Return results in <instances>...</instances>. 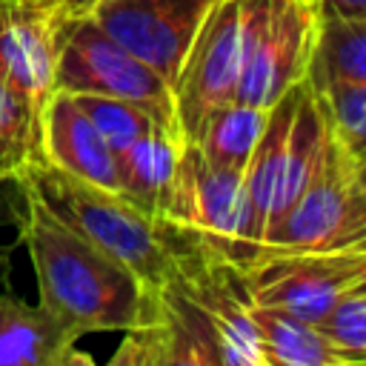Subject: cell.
I'll list each match as a JSON object with an SVG mask.
<instances>
[{
	"label": "cell",
	"mask_w": 366,
	"mask_h": 366,
	"mask_svg": "<svg viewBox=\"0 0 366 366\" xmlns=\"http://www.w3.org/2000/svg\"><path fill=\"white\" fill-rule=\"evenodd\" d=\"M243 217V172L214 166L197 143L183 140L160 220L200 234L232 260Z\"/></svg>",
	"instance_id": "10"
},
{
	"label": "cell",
	"mask_w": 366,
	"mask_h": 366,
	"mask_svg": "<svg viewBox=\"0 0 366 366\" xmlns=\"http://www.w3.org/2000/svg\"><path fill=\"white\" fill-rule=\"evenodd\" d=\"M43 157V112L0 77V183L17 180Z\"/></svg>",
	"instance_id": "17"
},
{
	"label": "cell",
	"mask_w": 366,
	"mask_h": 366,
	"mask_svg": "<svg viewBox=\"0 0 366 366\" xmlns=\"http://www.w3.org/2000/svg\"><path fill=\"white\" fill-rule=\"evenodd\" d=\"M152 363H223L209 315L172 269L157 286L143 289L137 320L123 332V343L112 355V366Z\"/></svg>",
	"instance_id": "6"
},
{
	"label": "cell",
	"mask_w": 366,
	"mask_h": 366,
	"mask_svg": "<svg viewBox=\"0 0 366 366\" xmlns=\"http://www.w3.org/2000/svg\"><path fill=\"white\" fill-rule=\"evenodd\" d=\"M180 146H183V140H177L166 129H154L143 140H137L129 149H123L120 154H114L117 192L129 203H134L143 214H149L152 220H160V214H163Z\"/></svg>",
	"instance_id": "15"
},
{
	"label": "cell",
	"mask_w": 366,
	"mask_h": 366,
	"mask_svg": "<svg viewBox=\"0 0 366 366\" xmlns=\"http://www.w3.org/2000/svg\"><path fill=\"white\" fill-rule=\"evenodd\" d=\"M243 3L246 0H217L180 63L172 94L183 140H194L206 117L237 94L243 69Z\"/></svg>",
	"instance_id": "5"
},
{
	"label": "cell",
	"mask_w": 366,
	"mask_h": 366,
	"mask_svg": "<svg viewBox=\"0 0 366 366\" xmlns=\"http://www.w3.org/2000/svg\"><path fill=\"white\" fill-rule=\"evenodd\" d=\"M252 320L266 366H343L317 323L260 303H254Z\"/></svg>",
	"instance_id": "16"
},
{
	"label": "cell",
	"mask_w": 366,
	"mask_h": 366,
	"mask_svg": "<svg viewBox=\"0 0 366 366\" xmlns=\"http://www.w3.org/2000/svg\"><path fill=\"white\" fill-rule=\"evenodd\" d=\"M57 71L54 89L69 94H106L143 106L154 120L183 140L172 86L140 57L112 40L89 14L57 17Z\"/></svg>",
	"instance_id": "3"
},
{
	"label": "cell",
	"mask_w": 366,
	"mask_h": 366,
	"mask_svg": "<svg viewBox=\"0 0 366 366\" xmlns=\"http://www.w3.org/2000/svg\"><path fill=\"white\" fill-rule=\"evenodd\" d=\"M303 80L286 89L266 109L263 132L243 166V217H240L237 246L232 252V263H237L240 269H252L260 260L269 229L274 223L277 194H280L286 152H289V132H292Z\"/></svg>",
	"instance_id": "11"
},
{
	"label": "cell",
	"mask_w": 366,
	"mask_h": 366,
	"mask_svg": "<svg viewBox=\"0 0 366 366\" xmlns=\"http://www.w3.org/2000/svg\"><path fill=\"white\" fill-rule=\"evenodd\" d=\"M317 92L326 103V114L335 132L340 134L343 146L357 163H363L366 160V83H337Z\"/></svg>",
	"instance_id": "22"
},
{
	"label": "cell",
	"mask_w": 366,
	"mask_h": 366,
	"mask_svg": "<svg viewBox=\"0 0 366 366\" xmlns=\"http://www.w3.org/2000/svg\"><path fill=\"white\" fill-rule=\"evenodd\" d=\"M80 335L63 326L40 300L29 303L11 280V257L0 252V366L92 363L77 352Z\"/></svg>",
	"instance_id": "13"
},
{
	"label": "cell",
	"mask_w": 366,
	"mask_h": 366,
	"mask_svg": "<svg viewBox=\"0 0 366 366\" xmlns=\"http://www.w3.org/2000/svg\"><path fill=\"white\" fill-rule=\"evenodd\" d=\"M57 14L26 0H0V77L37 112L46 109L57 71Z\"/></svg>",
	"instance_id": "12"
},
{
	"label": "cell",
	"mask_w": 366,
	"mask_h": 366,
	"mask_svg": "<svg viewBox=\"0 0 366 366\" xmlns=\"http://www.w3.org/2000/svg\"><path fill=\"white\" fill-rule=\"evenodd\" d=\"M320 31L317 0H246L237 103L269 109L309 77Z\"/></svg>",
	"instance_id": "4"
},
{
	"label": "cell",
	"mask_w": 366,
	"mask_h": 366,
	"mask_svg": "<svg viewBox=\"0 0 366 366\" xmlns=\"http://www.w3.org/2000/svg\"><path fill=\"white\" fill-rule=\"evenodd\" d=\"M26 3L40 6V9H51V11H54V6H57V0H26Z\"/></svg>",
	"instance_id": "26"
},
{
	"label": "cell",
	"mask_w": 366,
	"mask_h": 366,
	"mask_svg": "<svg viewBox=\"0 0 366 366\" xmlns=\"http://www.w3.org/2000/svg\"><path fill=\"white\" fill-rule=\"evenodd\" d=\"M355 289H360V292H366V277H363V280H360V283H357Z\"/></svg>",
	"instance_id": "27"
},
{
	"label": "cell",
	"mask_w": 366,
	"mask_h": 366,
	"mask_svg": "<svg viewBox=\"0 0 366 366\" xmlns=\"http://www.w3.org/2000/svg\"><path fill=\"white\" fill-rule=\"evenodd\" d=\"M355 172H357V160L349 154V149L343 146L340 134L335 132L326 114L323 149H320L317 166L309 183L303 186V192L297 194V200L289 206V212L272 226L260 260L283 252L329 249L340 229L346 206L355 194Z\"/></svg>",
	"instance_id": "9"
},
{
	"label": "cell",
	"mask_w": 366,
	"mask_h": 366,
	"mask_svg": "<svg viewBox=\"0 0 366 366\" xmlns=\"http://www.w3.org/2000/svg\"><path fill=\"white\" fill-rule=\"evenodd\" d=\"M43 157L80 180L117 192L114 152L69 92H54L43 109Z\"/></svg>",
	"instance_id": "14"
},
{
	"label": "cell",
	"mask_w": 366,
	"mask_h": 366,
	"mask_svg": "<svg viewBox=\"0 0 366 366\" xmlns=\"http://www.w3.org/2000/svg\"><path fill=\"white\" fill-rule=\"evenodd\" d=\"M14 183H26L66 226L123 263L143 289L157 286L169 269V246L160 220L143 214L120 192L80 180L51 163H37Z\"/></svg>",
	"instance_id": "2"
},
{
	"label": "cell",
	"mask_w": 366,
	"mask_h": 366,
	"mask_svg": "<svg viewBox=\"0 0 366 366\" xmlns=\"http://www.w3.org/2000/svg\"><path fill=\"white\" fill-rule=\"evenodd\" d=\"M320 17H346V20H363L366 17V0H317Z\"/></svg>",
	"instance_id": "23"
},
{
	"label": "cell",
	"mask_w": 366,
	"mask_h": 366,
	"mask_svg": "<svg viewBox=\"0 0 366 366\" xmlns=\"http://www.w3.org/2000/svg\"><path fill=\"white\" fill-rule=\"evenodd\" d=\"M246 277L254 303L320 323L340 295L366 277V249L269 254L246 269Z\"/></svg>",
	"instance_id": "7"
},
{
	"label": "cell",
	"mask_w": 366,
	"mask_h": 366,
	"mask_svg": "<svg viewBox=\"0 0 366 366\" xmlns=\"http://www.w3.org/2000/svg\"><path fill=\"white\" fill-rule=\"evenodd\" d=\"M217 0H103L89 17L169 86Z\"/></svg>",
	"instance_id": "8"
},
{
	"label": "cell",
	"mask_w": 366,
	"mask_h": 366,
	"mask_svg": "<svg viewBox=\"0 0 366 366\" xmlns=\"http://www.w3.org/2000/svg\"><path fill=\"white\" fill-rule=\"evenodd\" d=\"M343 366L366 363V292L349 289L317 323Z\"/></svg>",
	"instance_id": "21"
},
{
	"label": "cell",
	"mask_w": 366,
	"mask_h": 366,
	"mask_svg": "<svg viewBox=\"0 0 366 366\" xmlns=\"http://www.w3.org/2000/svg\"><path fill=\"white\" fill-rule=\"evenodd\" d=\"M97 3H103V0H57L54 14H57V17H83V14H89Z\"/></svg>",
	"instance_id": "24"
},
{
	"label": "cell",
	"mask_w": 366,
	"mask_h": 366,
	"mask_svg": "<svg viewBox=\"0 0 366 366\" xmlns=\"http://www.w3.org/2000/svg\"><path fill=\"white\" fill-rule=\"evenodd\" d=\"M355 189H366V160L357 163V172H355Z\"/></svg>",
	"instance_id": "25"
},
{
	"label": "cell",
	"mask_w": 366,
	"mask_h": 366,
	"mask_svg": "<svg viewBox=\"0 0 366 366\" xmlns=\"http://www.w3.org/2000/svg\"><path fill=\"white\" fill-rule=\"evenodd\" d=\"M309 80L315 89L337 83H366V17H320Z\"/></svg>",
	"instance_id": "18"
},
{
	"label": "cell",
	"mask_w": 366,
	"mask_h": 366,
	"mask_svg": "<svg viewBox=\"0 0 366 366\" xmlns=\"http://www.w3.org/2000/svg\"><path fill=\"white\" fill-rule=\"evenodd\" d=\"M363 249H366V246H363Z\"/></svg>",
	"instance_id": "28"
},
{
	"label": "cell",
	"mask_w": 366,
	"mask_h": 366,
	"mask_svg": "<svg viewBox=\"0 0 366 366\" xmlns=\"http://www.w3.org/2000/svg\"><path fill=\"white\" fill-rule=\"evenodd\" d=\"M263 123H266V109L232 100L206 117V123L200 126L192 143H197V149L209 163L243 172L263 132Z\"/></svg>",
	"instance_id": "19"
},
{
	"label": "cell",
	"mask_w": 366,
	"mask_h": 366,
	"mask_svg": "<svg viewBox=\"0 0 366 366\" xmlns=\"http://www.w3.org/2000/svg\"><path fill=\"white\" fill-rule=\"evenodd\" d=\"M74 100L80 103V109L89 114V120L94 123V129L100 132V137L109 143V149L114 154H120L123 149H129L132 143L143 140L146 134H152L154 129H163L152 112H146L143 106L132 103V100H120V97H106V94H74ZM172 134V132H169Z\"/></svg>",
	"instance_id": "20"
},
{
	"label": "cell",
	"mask_w": 366,
	"mask_h": 366,
	"mask_svg": "<svg viewBox=\"0 0 366 366\" xmlns=\"http://www.w3.org/2000/svg\"><path fill=\"white\" fill-rule=\"evenodd\" d=\"M17 189L23 197L17 232L34 266L40 303L80 337L132 329L143 300L140 280L66 226L26 183Z\"/></svg>",
	"instance_id": "1"
}]
</instances>
